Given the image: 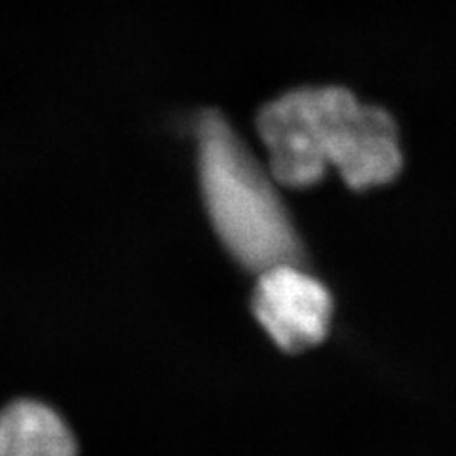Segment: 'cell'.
<instances>
[{
  "label": "cell",
  "instance_id": "6da1fadb",
  "mask_svg": "<svg viewBox=\"0 0 456 456\" xmlns=\"http://www.w3.org/2000/svg\"><path fill=\"white\" fill-rule=\"evenodd\" d=\"M256 127L270 171L288 187H310L337 167L348 187L365 191L390 183L402 169L390 114L345 88L293 90L261 110Z\"/></svg>",
  "mask_w": 456,
  "mask_h": 456
},
{
  "label": "cell",
  "instance_id": "7a4b0ae2",
  "mask_svg": "<svg viewBox=\"0 0 456 456\" xmlns=\"http://www.w3.org/2000/svg\"><path fill=\"white\" fill-rule=\"evenodd\" d=\"M198 164L211 223L241 265L263 273L298 263L301 248L273 181L217 112L200 120Z\"/></svg>",
  "mask_w": 456,
  "mask_h": 456
},
{
  "label": "cell",
  "instance_id": "3957f363",
  "mask_svg": "<svg viewBox=\"0 0 456 456\" xmlns=\"http://www.w3.org/2000/svg\"><path fill=\"white\" fill-rule=\"evenodd\" d=\"M259 274L253 310L276 345L285 352H301L322 342L333 308L325 285L297 263L276 265Z\"/></svg>",
  "mask_w": 456,
  "mask_h": 456
},
{
  "label": "cell",
  "instance_id": "277c9868",
  "mask_svg": "<svg viewBox=\"0 0 456 456\" xmlns=\"http://www.w3.org/2000/svg\"><path fill=\"white\" fill-rule=\"evenodd\" d=\"M77 439L57 412L35 399L0 409V456H77Z\"/></svg>",
  "mask_w": 456,
  "mask_h": 456
}]
</instances>
